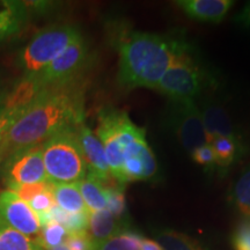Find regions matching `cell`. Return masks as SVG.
Masks as SVG:
<instances>
[{"label":"cell","instance_id":"1","mask_svg":"<svg viewBox=\"0 0 250 250\" xmlns=\"http://www.w3.org/2000/svg\"><path fill=\"white\" fill-rule=\"evenodd\" d=\"M85 116V94L79 80L43 88L8 131L2 145L7 154L41 145L67 127L78 126Z\"/></svg>","mask_w":250,"mask_h":250},{"label":"cell","instance_id":"2","mask_svg":"<svg viewBox=\"0 0 250 250\" xmlns=\"http://www.w3.org/2000/svg\"><path fill=\"white\" fill-rule=\"evenodd\" d=\"M118 52L117 80L123 89H155L180 55L190 49L176 34L121 31L115 42Z\"/></svg>","mask_w":250,"mask_h":250},{"label":"cell","instance_id":"3","mask_svg":"<svg viewBox=\"0 0 250 250\" xmlns=\"http://www.w3.org/2000/svg\"><path fill=\"white\" fill-rule=\"evenodd\" d=\"M77 127L62 130L42 144L46 177L54 186L78 184L88 173Z\"/></svg>","mask_w":250,"mask_h":250},{"label":"cell","instance_id":"4","mask_svg":"<svg viewBox=\"0 0 250 250\" xmlns=\"http://www.w3.org/2000/svg\"><path fill=\"white\" fill-rule=\"evenodd\" d=\"M96 136L104 148L105 159L112 179L124 188V152L129 146L146 139L145 130L137 126L129 115L115 108H103L99 114Z\"/></svg>","mask_w":250,"mask_h":250},{"label":"cell","instance_id":"5","mask_svg":"<svg viewBox=\"0 0 250 250\" xmlns=\"http://www.w3.org/2000/svg\"><path fill=\"white\" fill-rule=\"evenodd\" d=\"M81 36L73 24H55L40 30L19 52L18 67L24 78H33Z\"/></svg>","mask_w":250,"mask_h":250},{"label":"cell","instance_id":"6","mask_svg":"<svg viewBox=\"0 0 250 250\" xmlns=\"http://www.w3.org/2000/svg\"><path fill=\"white\" fill-rule=\"evenodd\" d=\"M212 81L208 71L192 56L191 49H188L166 72L155 90L174 101L195 100Z\"/></svg>","mask_w":250,"mask_h":250},{"label":"cell","instance_id":"7","mask_svg":"<svg viewBox=\"0 0 250 250\" xmlns=\"http://www.w3.org/2000/svg\"><path fill=\"white\" fill-rule=\"evenodd\" d=\"M90 51L83 35L71 43L55 61L37 73L33 79L41 88L61 86L80 79L88 66Z\"/></svg>","mask_w":250,"mask_h":250},{"label":"cell","instance_id":"8","mask_svg":"<svg viewBox=\"0 0 250 250\" xmlns=\"http://www.w3.org/2000/svg\"><path fill=\"white\" fill-rule=\"evenodd\" d=\"M165 120L169 130L190 154L196 148L208 144L201 110L197 107L195 100H169V104L166 108Z\"/></svg>","mask_w":250,"mask_h":250},{"label":"cell","instance_id":"9","mask_svg":"<svg viewBox=\"0 0 250 250\" xmlns=\"http://www.w3.org/2000/svg\"><path fill=\"white\" fill-rule=\"evenodd\" d=\"M0 177L7 190L48 181L43 164L42 144L9 152L0 165Z\"/></svg>","mask_w":250,"mask_h":250},{"label":"cell","instance_id":"10","mask_svg":"<svg viewBox=\"0 0 250 250\" xmlns=\"http://www.w3.org/2000/svg\"><path fill=\"white\" fill-rule=\"evenodd\" d=\"M0 223L28 237L39 236L42 228L39 215L29 204L9 190L0 193Z\"/></svg>","mask_w":250,"mask_h":250},{"label":"cell","instance_id":"11","mask_svg":"<svg viewBox=\"0 0 250 250\" xmlns=\"http://www.w3.org/2000/svg\"><path fill=\"white\" fill-rule=\"evenodd\" d=\"M77 132L88 170L87 174L96 177L104 184L110 182L112 176L105 159L104 148L98 136L83 122L78 125Z\"/></svg>","mask_w":250,"mask_h":250},{"label":"cell","instance_id":"12","mask_svg":"<svg viewBox=\"0 0 250 250\" xmlns=\"http://www.w3.org/2000/svg\"><path fill=\"white\" fill-rule=\"evenodd\" d=\"M199 110L202 114L208 144H212L218 138H228L245 144L243 136L236 130L227 111L220 104L214 101H206L203 103Z\"/></svg>","mask_w":250,"mask_h":250},{"label":"cell","instance_id":"13","mask_svg":"<svg viewBox=\"0 0 250 250\" xmlns=\"http://www.w3.org/2000/svg\"><path fill=\"white\" fill-rule=\"evenodd\" d=\"M176 6L188 17L203 22L219 23L234 5L232 0H179Z\"/></svg>","mask_w":250,"mask_h":250},{"label":"cell","instance_id":"14","mask_svg":"<svg viewBox=\"0 0 250 250\" xmlns=\"http://www.w3.org/2000/svg\"><path fill=\"white\" fill-rule=\"evenodd\" d=\"M29 18L24 1L0 0V43L22 29Z\"/></svg>","mask_w":250,"mask_h":250},{"label":"cell","instance_id":"15","mask_svg":"<svg viewBox=\"0 0 250 250\" xmlns=\"http://www.w3.org/2000/svg\"><path fill=\"white\" fill-rule=\"evenodd\" d=\"M158 174V162L152 149L144 147L138 154L125 159L123 162V183L133 181H148Z\"/></svg>","mask_w":250,"mask_h":250},{"label":"cell","instance_id":"16","mask_svg":"<svg viewBox=\"0 0 250 250\" xmlns=\"http://www.w3.org/2000/svg\"><path fill=\"white\" fill-rule=\"evenodd\" d=\"M88 235L93 245L125 232V220L117 218L108 208L101 211H90L88 213Z\"/></svg>","mask_w":250,"mask_h":250},{"label":"cell","instance_id":"17","mask_svg":"<svg viewBox=\"0 0 250 250\" xmlns=\"http://www.w3.org/2000/svg\"><path fill=\"white\" fill-rule=\"evenodd\" d=\"M79 191L83 196V202L88 211L105 210L108 206V191L107 186L101 181L87 174V176L81 182L77 184Z\"/></svg>","mask_w":250,"mask_h":250},{"label":"cell","instance_id":"18","mask_svg":"<svg viewBox=\"0 0 250 250\" xmlns=\"http://www.w3.org/2000/svg\"><path fill=\"white\" fill-rule=\"evenodd\" d=\"M55 203L68 213H88V208L77 184H58L52 188Z\"/></svg>","mask_w":250,"mask_h":250},{"label":"cell","instance_id":"19","mask_svg":"<svg viewBox=\"0 0 250 250\" xmlns=\"http://www.w3.org/2000/svg\"><path fill=\"white\" fill-rule=\"evenodd\" d=\"M213 149L218 170L226 171L247 153V145L228 138H218L210 144Z\"/></svg>","mask_w":250,"mask_h":250},{"label":"cell","instance_id":"20","mask_svg":"<svg viewBox=\"0 0 250 250\" xmlns=\"http://www.w3.org/2000/svg\"><path fill=\"white\" fill-rule=\"evenodd\" d=\"M229 201L243 217L250 220V166L242 170L230 188Z\"/></svg>","mask_w":250,"mask_h":250},{"label":"cell","instance_id":"21","mask_svg":"<svg viewBox=\"0 0 250 250\" xmlns=\"http://www.w3.org/2000/svg\"><path fill=\"white\" fill-rule=\"evenodd\" d=\"M156 240L164 250H208L197 240L173 229L160 230Z\"/></svg>","mask_w":250,"mask_h":250},{"label":"cell","instance_id":"22","mask_svg":"<svg viewBox=\"0 0 250 250\" xmlns=\"http://www.w3.org/2000/svg\"><path fill=\"white\" fill-rule=\"evenodd\" d=\"M0 250H44L35 240L0 223Z\"/></svg>","mask_w":250,"mask_h":250},{"label":"cell","instance_id":"23","mask_svg":"<svg viewBox=\"0 0 250 250\" xmlns=\"http://www.w3.org/2000/svg\"><path fill=\"white\" fill-rule=\"evenodd\" d=\"M142 236L125 230L117 235L93 245L92 250H142Z\"/></svg>","mask_w":250,"mask_h":250},{"label":"cell","instance_id":"24","mask_svg":"<svg viewBox=\"0 0 250 250\" xmlns=\"http://www.w3.org/2000/svg\"><path fill=\"white\" fill-rule=\"evenodd\" d=\"M68 232L57 223H49L43 226L40 235L36 237L35 241L44 250H49L54 247H57L65 242Z\"/></svg>","mask_w":250,"mask_h":250},{"label":"cell","instance_id":"25","mask_svg":"<svg viewBox=\"0 0 250 250\" xmlns=\"http://www.w3.org/2000/svg\"><path fill=\"white\" fill-rule=\"evenodd\" d=\"M27 107L22 105H14L11 103H5V105L0 109V144L4 142L8 131L13 126L21 114Z\"/></svg>","mask_w":250,"mask_h":250},{"label":"cell","instance_id":"26","mask_svg":"<svg viewBox=\"0 0 250 250\" xmlns=\"http://www.w3.org/2000/svg\"><path fill=\"white\" fill-rule=\"evenodd\" d=\"M108 191V206L107 208L117 218L125 220L124 215L126 212L125 205V197L123 193V188L120 186L107 187Z\"/></svg>","mask_w":250,"mask_h":250},{"label":"cell","instance_id":"27","mask_svg":"<svg viewBox=\"0 0 250 250\" xmlns=\"http://www.w3.org/2000/svg\"><path fill=\"white\" fill-rule=\"evenodd\" d=\"M52 188H54V184L50 183L49 181H45V182L23 184V186L15 187L13 189H9V191L14 192L23 202L29 203L35 196L42 192L50 191V190H52Z\"/></svg>","mask_w":250,"mask_h":250},{"label":"cell","instance_id":"28","mask_svg":"<svg viewBox=\"0 0 250 250\" xmlns=\"http://www.w3.org/2000/svg\"><path fill=\"white\" fill-rule=\"evenodd\" d=\"M190 155H191L193 161L204 167L205 171H208V173L218 171L217 160H215L214 152L210 144H204L201 147L196 148Z\"/></svg>","mask_w":250,"mask_h":250},{"label":"cell","instance_id":"29","mask_svg":"<svg viewBox=\"0 0 250 250\" xmlns=\"http://www.w3.org/2000/svg\"><path fill=\"white\" fill-rule=\"evenodd\" d=\"M233 246L235 250H250V220L246 219L239 224L233 234Z\"/></svg>","mask_w":250,"mask_h":250},{"label":"cell","instance_id":"30","mask_svg":"<svg viewBox=\"0 0 250 250\" xmlns=\"http://www.w3.org/2000/svg\"><path fill=\"white\" fill-rule=\"evenodd\" d=\"M65 246L70 250H92L93 241L88 235V232L68 233L65 240Z\"/></svg>","mask_w":250,"mask_h":250},{"label":"cell","instance_id":"31","mask_svg":"<svg viewBox=\"0 0 250 250\" xmlns=\"http://www.w3.org/2000/svg\"><path fill=\"white\" fill-rule=\"evenodd\" d=\"M28 204H29V206L33 208V211L36 214H42L50 211L56 205L54 195H52V190L35 196Z\"/></svg>","mask_w":250,"mask_h":250},{"label":"cell","instance_id":"32","mask_svg":"<svg viewBox=\"0 0 250 250\" xmlns=\"http://www.w3.org/2000/svg\"><path fill=\"white\" fill-rule=\"evenodd\" d=\"M234 21L240 26L250 29V2H248L234 18Z\"/></svg>","mask_w":250,"mask_h":250},{"label":"cell","instance_id":"33","mask_svg":"<svg viewBox=\"0 0 250 250\" xmlns=\"http://www.w3.org/2000/svg\"><path fill=\"white\" fill-rule=\"evenodd\" d=\"M142 250H164L162 247L154 240H149L143 237L142 239Z\"/></svg>","mask_w":250,"mask_h":250},{"label":"cell","instance_id":"34","mask_svg":"<svg viewBox=\"0 0 250 250\" xmlns=\"http://www.w3.org/2000/svg\"><path fill=\"white\" fill-rule=\"evenodd\" d=\"M11 87H6V86H2L0 85V109L5 105L6 101H7V98H8V94H9V90H11Z\"/></svg>","mask_w":250,"mask_h":250},{"label":"cell","instance_id":"35","mask_svg":"<svg viewBox=\"0 0 250 250\" xmlns=\"http://www.w3.org/2000/svg\"><path fill=\"white\" fill-rule=\"evenodd\" d=\"M6 155H7V151H6L5 146L2 145V143H1L0 144V165H1V162L4 161Z\"/></svg>","mask_w":250,"mask_h":250},{"label":"cell","instance_id":"36","mask_svg":"<svg viewBox=\"0 0 250 250\" xmlns=\"http://www.w3.org/2000/svg\"><path fill=\"white\" fill-rule=\"evenodd\" d=\"M49 250H70V249H68L67 247L65 246V243H62V245H59L57 247H54V248H51Z\"/></svg>","mask_w":250,"mask_h":250}]
</instances>
